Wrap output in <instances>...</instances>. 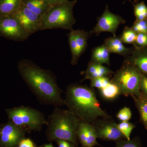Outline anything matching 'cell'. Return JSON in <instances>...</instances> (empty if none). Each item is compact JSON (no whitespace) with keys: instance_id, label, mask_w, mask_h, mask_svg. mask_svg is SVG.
<instances>
[{"instance_id":"cell-30","label":"cell","mask_w":147,"mask_h":147,"mask_svg":"<svg viewBox=\"0 0 147 147\" xmlns=\"http://www.w3.org/2000/svg\"><path fill=\"white\" fill-rule=\"evenodd\" d=\"M18 147H37L34 142L30 139H22L19 143Z\"/></svg>"},{"instance_id":"cell-27","label":"cell","mask_w":147,"mask_h":147,"mask_svg":"<svg viewBox=\"0 0 147 147\" xmlns=\"http://www.w3.org/2000/svg\"><path fill=\"white\" fill-rule=\"evenodd\" d=\"M117 117L121 122L128 121L131 118V110L127 107H124L119 111L117 114Z\"/></svg>"},{"instance_id":"cell-33","label":"cell","mask_w":147,"mask_h":147,"mask_svg":"<svg viewBox=\"0 0 147 147\" xmlns=\"http://www.w3.org/2000/svg\"><path fill=\"white\" fill-rule=\"evenodd\" d=\"M42 1L48 5L53 7L55 6L61 4L67 0H42Z\"/></svg>"},{"instance_id":"cell-32","label":"cell","mask_w":147,"mask_h":147,"mask_svg":"<svg viewBox=\"0 0 147 147\" xmlns=\"http://www.w3.org/2000/svg\"><path fill=\"white\" fill-rule=\"evenodd\" d=\"M141 88L147 95V76L143 75H142L140 84V89Z\"/></svg>"},{"instance_id":"cell-37","label":"cell","mask_w":147,"mask_h":147,"mask_svg":"<svg viewBox=\"0 0 147 147\" xmlns=\"http://www.w3.org/2000/svg\"></svg>"},{"instance_id":"cell-3","label":"cell","mask_w":147,"mask_h":147,"mask_svg":"<svg viewBox=\"0 0 147 147\" xmlns=\"http://www.w3.org/2000/svg\"><path fill=\"white\" fill-rule=\"evenodd\" d=\"M80 120L68 109L55 107L47 119L46 134L49 141L66 140L74 146L78 143L77 131Z\"/></svg>"},{"instance_id":"cell-24","label":"cell","mask_w":147,"mask_h":147,"mask_svg":"<svg viewBox=\"0 0 147 147\" xmlns=\"http://www.w3.org/2000/svg\"><path fill=\"white\" fill-rule=\"evenodd\" d=\"M90 87L97 88L99 90L107 86L110 84V78L106 77H99L90 80Z\"/></svg>"},{"instance_id":"cell-5","label":"cell","mask_w":147,"mask_h":147,"mask_svg":"<svg viewBox=\"0 0 147 147\" xmlns=\"http://www.w3.org/2000/svg\"><path fill=\"white\" fill-rule=\"evenodd\" d=\"M142 76L141 72L135 66L124 60L110 81L118 87L120 95L139 96Z\"/></svg>"},{"instance_id":"cell-22","label":"cell","mask_w":147,"mask_h":147,"mask_svg":"<svg viewBox=\"0 0 147 147\" xmlns=\"http://www.w3.org/2000/svg\"><path fill=\"white\" fill-rule=\"evenodd\" d=\"M134 12L137 19L136 21H142L147 19V7L143 2L134 5Z\"/></svg>"},{"instance_id":"cell-2","label":"cell","mask_w":147,"mask_h":147,"mask_svg":"<svg viewBox=\"0 0 147 147\" xmlns=\"http://www.w3.org/2000/svg\"><path fill=\"white\" fill-rule=\"evenodd\" d=\"M65 105L82 121L92 123L110 116L100 107L93 90L86 86L72 84L66 89Z\"/></svg>"},{"instance_id":"cell-10","label":"cell","mask_w":147,"mask_h":147,"mask_svg":"<svg viewBox=\"0 0 147 147\" xmlns=\"http://www.w3.org/2000/svg\"><path fill=\"white\" fill-rule=\"evenodd\" d=\"M26 131L9 121L0 127V147H18Z\"/></svg>"},{"instance_id":"cell-11","label":"cell","mask_w":147,"mask_h":147,"mask_svg":"<svg viewBox=\"0 0 147 147\" xmlns=\"http://www.w3.org/2000/svg\"><path fill=\"white\" fill-rule=\"evenodd\" d=\"M10 16L19 22L30 36L40 30L41 17L33 13L22 3Z\"/></svg>"},{"instance_id":"cell-19","label":"cell","mask_w":147,"mask_h":147,"mask_svg":"<svg viewBox=\"0 0 147 147\" xmlns=\"http://www.w3.org/2000/svg\"><path fill=\"white\" fill-rule=\"evenodd\" d=\"M21 4L22 0H0V16H10Z\"/></svg>"},{"instance_id":"cell-26","label":"cell","mask_w":147,"mask_h":147,"mask_svg":"<svg viewBox=\"0 0 147 147\" xmlns=\"http://www.w3.org/2000/svg\"><path fill=\"white\" fill-rule=\"evenodd\" d=\"M139 112L142 121L146 124H147V100L142 99L138 100Z\"/></svg>"},{"instance_id":"cell-15","label":"cell","mask_w":147,"mask_h":147,"mask_svg":"<svg viewBox=\"0 0 147 147\" xmlns=\"http://www.w3.org/2000/svg\"><path fill=\"white\" fill-rule=\"evenodd\" d=\"M114 73L108 67L91 61L89 62L86 70L84 72L85 77L83 81L86 79L91 80L99 77L110 78Z\"/></svg>"},{"instance_id":"cell-35","label":"cell","mask_w":147,"mask_h":147,"mask_svg":"<svg viewBox=\"0 0 147 147\" xmlns=\"http://www.w3.org/2000/svg\"><path fill=\"white\" fill-rule=\"evenodd\" d=\"M133 1H138V0H133Z\"/></svg>"},{"instance_id":"cell-4","label":"cell","mask_w":147,"mask_h":147,"mask_svg":"<svg viewBox=\"0 0 147 147\" xmlns=\"http://www.w3.org/2000/svg\"><path fill=\"white\" fill-rule=\"evenodd\" d=\"M77 1L67 0L61 4L53 7L41 17L40 30L54 29L73 30L76 19L73 8Z\"/></svg>"},{"instance_id":"cell-18","label":"cell","mask_w":147,"mask_h":147,"mask_svg":"<svg viewBox=\"0 0 147 147\" xmlns=\"http://www.w3.org/2000/svg\"><path fill=\"white\" fill-rule=\"evenodd\" d=\"M110 52L104 43L94 48L92 51L91 61L99 64L110 65Z\"/></svg>"},{"instance_id":"cell-14","label":"cell","mask_w":147,"mask_h":147,"mask_svg":"<svg viewBox=\"0 0 147 147\" xmlns=\"http://www.w3.org/2000/svg\"><path fill=\"white\" fill-rule=\"evenodd\" d=\"M125 61L135 66L140 72L147 74V49L137 48L135 51L132 50L130 55L125 58Z\"/></svg>"},{"instance_id":"cell-6","label":"cell","mask_w":147,"mask_h":147,"mask_svg":"<svg viewBox=\"0 0 147 147\" xmlns=\"http://www.w3.org/2000/svg\"><path fill=\"white\" fill-rule=\"evenodd\" d=\"M5 111L9 121L27 131H40L47 124V119L42 113L29 106L10 108Z\"/></svg>"},{"instance_id":"cell-17","label":"cell","mask_w":147,"mask_h":147,"mask_svg":"<svg viewBox=\"0 0 147 147\" xmlns=\"http://www.w3.org/2000/svg\"><path fill=\"white\" fill-rule=\"evenodd\" d=\"M22 3L33 13L41 17L53 7L42 0H22Z\"/></svg>"},{"instance_id":"cell-20","label":"cell","mask_w":147,"mask_h":147,"mask_svg":"<svg viewBox=\"0 0 147 147\" xmlns=\"http://www.w3.org/2000/svg\"><path fill=\"white\" fill-rule=\"evenodd\" d=\"M100 91L102 97L107 100L115 99L120 95L118 87L111 81L107 86L100 89Z\"/></svg>"},{"instance_id":"cell-7","label":"cell","mask_w":147,"mask_h":147,"mask_svg":"<svg viewBox=\"0 0 147 147\" xmlns=\"http://www.w3.org/2000/svg\"><path fill=\"white\" fill-rule=\"evenodd\" d=\"M97 24L90 31V35L95 34L98 36L103 32H108L116 36V32L121 24L125 23L124 19L118 15L110 12L108 5L105 6V10L102 15L97 18Z\"/></svg>"},{"instance_id":"cell-9","label":"cell","mask_w":147,"mask_h":147,"mask_svg":"<svg viewBox=\"0 0 147 147\" xmlns=\"http://www.w3.org/2000/svg\"><path fill=\"white\" fill-rule=\"evenodd\" d=\"M96 131L97 138L108 141L119 142L125 138L110 117L100 118L91 123Z\"/></svg>"},{"instance_id":"cell-34","label":"cell","mask_w":147,"mask_h":147,"mask_svg":"<svg viewBox=\"0 0 147 147\" xmlns=\"http://www.w3.org/2000/svg\"><path fill=\"white\" fill-rule=\"evenodd\" d=\"M44 147H54L52 143L44 145Z\"/></svg>"},{"instance_id":"cell-8","label":"cell","mask_w":147,"mask_h":147,"mask_svg":"<svg viewBox=\"0 0 147 147\" xmlns=\"http://www.w3.org/2000/svg\"><path fill=\"white\" fill-rule=\"evenodd\" d=\"M0 36L16 41H23L30 36L21 24L11 16H0Z\"/></svg>"},{"instance_id":"cell-36","label":"cell","mask_w":147,"mask_h":147,"mask_svg":"<svg viewBox=\"0 0 147 147\" xmlns=\"http://www.w3.org/2000/svg\"><path fill=\"white\" fill-rule=\"evenodd\" d=\"M146 127L147 128V124H146Z\"/></svg>"},{"instance_id":"cell-12","label":"cell","mask_w":147,"mask_h":147,"mask_svg":"<svg viewBox=\"0 0 147 147\" xmlns=\"http://www.w3.org/2000/svg\"><path fill=\"white\" fill-rule=\"evenodd\" d=\"M68 42L71 54V59L76 61L85 52L88 46L89 32L84 30H72L67 34Z\"/></svg>"},{"instance_id":"cell-16","label":"cell","mask_w":147,"mask_h":147,"mask_svg":"<svg viewBox=\"0 0 147 147\" xmlns=\"http://www.w3.org/2000/svg\"><path fill=\"white\" fill-rule=\"evenodd\" d=\"M110 53H115L127 57L131 53L132 50L124 45L119 37H110L105 40L104 43Z\"/></svg>"},{"instance_id":"cell-1","label":"cell","mask_w":147,"mask_h":147,"mask_svg":"<svg viewBox=\"0 0 147 147\" xmlns=\"http://www.w3.org/2000/svg\"><path fill=\"white\" fill-rule=\"evenodd\" d=\"M18 69L22 79L40 102L55 107L65 105L61 90L51 71L26 59L18 62Z\"/></svg>"},{"instance_id":"cell-28","label":"cell","mask_w":147,"mask_h":147,"mask_svg":"<svg viewBox=\"0 0 147 147\" xmlns=\"http://www.w3.org/2000/svg\"><path fill=\"white\" fill-rule=\"evenodd\" d=\"M134 44L137 48L147 47V34L143 33H137V37Z\"/></svg>"},{"instance_id":"cell-31","label":"cell","mask_w":147,"mask_h":147,"mask_svg":"<svg viewBox=\"0 0 147 147\" xmlns=\"http://www.w3.org/2000/svg\"><path fill=\"white\" fill-rule=\"evenodd\" d=\"M55 141L57 142L58 147H75L72 143L66 140L58 139Z\"/></svg>"},{"instance_id":"cell-25","label":"cell","mask_w":147,"mask_h":147,"mask_svg":"<svg viewBox=\"0 0 147 147\" xmlns=\"http://www.w3.org/2000/svg\"><path fill=\"white\" fill-rule=\"evenodd\" d=\"M131 28L137 33H143L147 34V19L136 21Z\"/></svg>"},{"instance_id":"cell-13","label":"cell","mask_w":147,"mask_h":147,"mask_svg":"<svg viewBox=\"0 0 147 147\" xmlns=\"http://www.w3.org/2000/svg\"><path fill=\"white\" fill-rule=\"evenodd\" d=\"M77 139L83 147L100 146L97 142V136L91 123L80 121L77 131Z\"/></svg>"},{"instance_id":"cell-29","label":"cell","mask_w":147,"mask_h":147,"mask_svg":"<svg viewBox=\"0 0 147 147\" xmlns=\"http://www.w3.org/2000/svg\"><path fill=\"white\" fill-rule=\"evenodd\" d=\"M117 147H139L137 144L130 140L120 141L118 142Z\"/></svg>"},{"instance_id":"cell-21","label":"cell","mask_w":147,"mask_h":147,"mask_svg":"<svg viewBox=\"0 0 147 147\" xmlns=\"http://www.w3.org/2000/svg\"><path fill=\"white\" fill-rule=\"evenodd\" d=\"M137 35V33L131 28L125 27L120 38L123 43L132 44L135 42Z\"/></svg>"},{"instance_id":"cell-23","label":"cell","mask_w":147,"mask_h":147,"mask_svg":"<svg viewBox=\"0 0 147 147\" xmlns=\"http://www.w3.org/2000/svg\"><path fill=\"white\" fill-rule=\"evenodd\" d=\"M118 128L122 133L127 140H130V136L131 131L134 129L135 126L134 124L128 121H123L117 124Z\"/></svg>"}]
</instances>
